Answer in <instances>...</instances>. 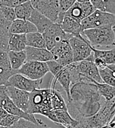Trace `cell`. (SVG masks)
<instances>
[{
	"mask_svg": "<svg viewBox=\"0 0 115 128\" xmlns=\"http://www.w3.org/2000/svg\"><path fill=\"white\" fill-rule=\"evenodd\" d=\"M92 50L94 56L100 58L106 63V64H115V48L111 50H97L92 48Z\"/></svg>",
	"mask_w": 115,
	"mask_h": 128,
	"instance_id": "cell-27",
	"label": "cell"
},
{
	"mask_svg": "<svg viewBox=\"0 0 115 128\" xmlns=\"http://www.w3.org/2000/svg\"><path fill=\"white\" fill-rule=\"evenodd\" d=\"M115 98L104 101L99 110L94 115L77 121L75 128H102L106 126L115 114Z\"/></svg>",
	"mask_w": 115,
	"mask_h": 128,
	"instance_id": "cell-4",
	"label": "cell"
},
{
	"mask_svg": "<svg viewBox=\"0 0 115 128\" xmlns=\"http://www.w3.org/2000/svg\"><path fill=\"white\" fill-rule=\"evenodd\" d=\"M33 8L39 13L50 19L53 22H57L59 16L58 0H30Z\"/></svg>",
	"mask_w": 115,
	"mask_h": 128,
	"instance_id": "cell-11",
	"label": "cell"
},
{
	"mask_svg": "<svg viewBox=\"0 0 115 128\" xmlns=\"http://www.w3.org/2000/svg\"><path fill=\"white\" fill-rule=\"evenodd\" d=\"M70 98L66 108L70 116L77 121L91 116L100 108L103 102L97 88L92 82H80L70 88Z\"/></svg>",
	"mask_w": 115,
	"mask_h": 128,
	"instance_id": "cell-1",
	"label": "cell"
},
{
	"mask_svg": "<svg viewBox=\"0 0 115 128\" xmlns=\"http://www.w3.org/2000/svg\"><path fill=\"white\" fill-rule=\"evenodd\" d=\"M26 42L27 46L38 48H46L45 42L42 34L38 33V31L26 34Z\"/></svg>",
	"mask_w": 115,
	"mask_h": 128,
	"instance_id": "cell-26",
	"label": "cell"
},
{
	"mask_svg": "<svg viewBox=\"0 0 115 128\" xmlns=\"http://www.w3.org/2000/svg\"><path fill=\"white\" fill-rule=\"evenodd\" d=\"M7 114H8V112H7L6 110L0 107V122H1V121Z\"/></svg>",
	"mask_w": 115,
	"mask_h": 128,
	"instance_id": "cell-40",
	"label": "cell"
},
{
	"mask_svg": "<svg viewBox=\"0 0 115 128\" xmlns=\"http://www.w3.org/2000/svg\"><path fill=\"white\" fill-rule=\"evenodd\" d=\"M81 35L89 45L97 50H111L115 48V27H103L83 30Z\"/></svg>",
	"mask_w": 115,
	"mask_h": 128,
	"instance_id": "cell-3",
	"label": "cell"
},
{
	"mask_svg": "<svg viewBox=\"0 0 115 128\" xmlns=\"http://www.w3.org/2000/svg\"><path fill=\"white\" fill-rule=\"evenodd\" d=\"M33 10V8L30 0L24 2L14 8V11L16 18L26 20H28V18H30Z\"/></svg>",
	"mask_w": 115,
	"mask_h": 128,
	"instance_id": "cell-25",
	"label": "cell"
},
{
	"mask_svg": "<svg viewBox=\"0 0 115 128\" xmlns=\"http://www.w3.org/2000/svg\"><path fill=\"white\" fill-rule=\"evenodd\" d=\"M45 42V48L48 50H51L59 42L69 40L71 35L66 34L60 28V24L53 22L43 34Z\"/></svg>",
	"mask_w": 115,
	"mask_h": 128,
	"instance_id": "cell-9",
	"label": "cell"
},
{
	"mask_svg": "<svg viewBox=\"0 0 115 128\" xmlns=\"http://www.w3.org/2000/svg\"><path fill=\"white\" fill-rule=\"evenodd\" d=\"M0 107L4 109L8 113L19 116V118L32 122L35 124H44L41 120L36 118L34 114L25 112L24 111L17 108L8 97L6 92V87L4 85L0 86Z\"/></svg>",
	"mask_w": 115,
	"mask_h": 128,
	"instance_id": "cell-6",
	"label": "cell"
},
{
	"mask_svg": "<svg viewBox=\"0 0 115 128\" xmlns=\"http://www.w3.org/2000/svg\"><path fill=\"white\" fill-rule=\"evenodd\" d=\"M17 71L14 70L11 68H0V86L1 85H6L8 78L13 75L14 73H16Z\"/></svg>",
	"mask_w": 115,
	"mask_h": 128,
	"instance_id": "cell-32",
	"label": "cell"
},
{
	"mask_svg": "<svg viewBox=\"0 0 115 128\" xmlns=\"http://www.w3.org/2000/svg\"><path fill=\"white\" fill-rule=\"evenodd\" d=\"M27 47L26 34H9L8 51H22Z\"/></svg>",
	"mask_w": 115,
	"mask_h": 128,
	"instance_id": "cell-22",
	"label": "cell"
},
{
	"mask_svg": "<svg viewBox=\"0 0 115 128\" xmlns=\"http://www.w3.org/2000/svg\"><path fill=\"white\" fill-rule=\"evenodd\" d=\"M43 84V78L38 80L30 79L20 73H14L7 80L5 86H12L19 90L30 92L40 89Z\"/></svg>",
	"mask_w": 115,
	"mask_h": 128,
	"instance_id": "cell-10",
	"label": "cell"
},
{
	"mask_svg": "<svg viewBox=\"0 0 115 128\" xmlns=\"http://www.w3.org/2000/svg\"><path fill=\"white\" fill-rule=\"evenodd\" d=\"M54 80L57 82V84H59L63 90L65 91L67 97V101L69 100L70 98V88L72 85V76L70 70L69 68V66L63 67L60 71L54 76Z\"/></svg>",
	"mask_w": 115,
	"mask_h": 128,
	"instance_id": "cell-19",
	"label": "cell"
},
{
	"mask_svg": "<svg viewBox=\"0 0 115 128\" xmlns=\"http://www.w3.org/2000/svg\"><path fill=\"white\" fill-rule=\"evenodd\" d=\"M29 0H0V6H10L15 8L20 4Z\"/></svg>",
	"mask_w": 115,
	"mask_h": 128,
	"instance_id": "cell-38",
	"label": "cell"
},
{
	"mask_svg": "<svg viewBox=\"0 0 115 128\" xmlns=\"http://www.w3.org/2000/svg\"><path fill=\"white\" fill-rule=\"evenodd\" d=\"M10 24H11V22H9L8 21H7L3 16L1 10L0 8V27H1V29L4 30H8V28H9Z\"/></svg>",
	"mask_w": 115,
	"mask_h": 128,
	"instance_id": "cell-39",
	"label": "cell"
},
{
	"mask_svg": "<svg viewBox=\"0 0 115 128\" xmlns=\"http://www.w3.org/2000/svg\"><path fill=\"white\" fill-rule=\"evenodd\" d=\"M16 71L17 73H20L30 79L38 80L43 78L49 73V69L46 62L26 61Z\"/></svg>",
	"mask_w": 115,
	"mask_h": 128,
	"instance_id": "cell-7",
	"label": "cell"
},
{
	"mask_svg": "<svg viewBox=\"0 0 115 128\" xmlns=\"http://www.w3.org/2000/svg\"><path fill=\"white\" fill-rule=\"evenodd\" d=\"M100 96L104 98L105 101H109L115 98V88L114 86H111L109 84L105 83H98L94 82Z\"/></svg>",
	"mask_w": 115,
	"mask_h": 128,
	"instance_id": "cell-28",
	"label": "cell"
},
{
	"mask_svg": "<svg viewBox=\"0 0 115 128\" xmlns=\"http://www.w3.org/2000/svg\"><path fill=\"white\" fill-rule=\"evenodd\" d=\"M36 31H37V29L33 24L28 20L20 18L13 20L8 28L9 34H27Z\"/></svg>",
	"mask_w": 115,
	"mask_h": 128,
	"instance_id": "cell-18",
	"label": "cell"
},
{
	"mask_svg": "<svg viewBox=\"0 0 115 128\" xmlns=\"http://www.w3.org/2000/svg\"><path fill=\"white\" fill-rule=\"evenodd\" d=\"M21 118L8 113L0 122V127H10L15 124Z\"/></svg>",
	"mask_w": 115,
	"mask_h": 128,
	"instance_id": "cell-34",
	"label": "cell"
},
{
	"mask_svg": "<svg viewBox=\"0 0 115 128\" xmlns=\"http://www.w3.org/2000/svg\"><path fill=\"white\" fill-rule=\"evenodd\" d=\"M46 117L54 123L60 124L65 128H75L78 124V122L74 119L69 112L65 110H52Z\"/></svg>",
	"mask_w": 115,
	"mask_h": 128,
	"instance_id": "cell-16",
	"label": "cell"
},
{
	"mask_svg": "<svg viewBox=\"0 0 115 128\" xmlns=\"http://www.w3.org/2000/svg\"><path fill=\"white\" fill-rule=\"evenodd\" d=\"M55 110H67L66 102L57 88H40L30 92L29 113L46 116Z\"/></svg>",
	"mask_w": 115,
	"mask_h": 128,
	"instance_id": "cell-2",
	"label": "cell"
},
{
	"mask_svg": "<svg viewBox=\"0 0 115 128\" xmlns=\"http://www.w3.org/2000/svg\"><path fill=\"white\" fill-rule=\"evenodd\" d=\"M68 42L72 52L73 62L86 60L92 53L91 46L83 36L78 38L70 36Z\"/></svg>",
	"mask_w": 115,
	"mask_h": 128,
	"instance_id": "cell-8",
	"label": "cell"
},
{
	"mask_svg": "<svg viewBox=\"0 0 115 128\" xmlns=\"http://www.w3.org/2000/svg\"><path fill=\"white\" fill-rule=\"evenodd\" d=\"M49 128V127H47V128Z\"/></svg>",
	"mask_w": 115,
	"mask_h": 128,
	"instance_id": "cell-42",
	"label": "cell"
},
{
	"mask_svg": "<svg viewBox=\"0 0 115 128\" xmlns=\"http://www.w3.org/2000/svg\"><path fill=\"white\" fill-rule=\"evenodd\" d=\"M49 69V72L53 74V76H56L59 71H60L62 70V68H63V66H62L61 64H60L59 63H58L55 60H50L46 62Z\"/></svg>",
	"mask_w": 115,
	"mask_h": 128,
	"instance_id": "cell-36",
	"label": "cell"
},
{
	"mask_svg": "<svg viewBox=\"0 0 115 128\" xmlns=\"http://www.w3.org/2000/svg\"><path fill=\"white\" fill-rule=\"evenodd\" d=\"M89 2L96 10L115 14V0H89Z\"/></svg>",
	"mask_w": 115,
	"mask_h": 128,
	"instance_id": "cell-24",
	"label": "cell"
},
{
	"mask_svg": "<svg viewBox=\"0 0 115 128\" xmlns=\"http://www.w3.org/2000/svg\"><path fill=\"white\" fill-rule=\"evenodd\" d=\"M77 71L82 76L83 82H98L103 83L97 68L93 62L83 60L74 62Z\"/></svg>",
	"mask_w": 115,
	"mask_h": 128,
	"instance_id": "cell-12",
	"label": "cell"
},
{
	"mask_svg": "<svg viewBox=\"0 0 115 128\" xmlns=\"http://www.w3.org/2000/svg\"><path fill=\"white\" fill-rule=\"evenodd\" d=\"M8 30H0V50L8 51Z\"/></svg>",
	"mask_w": 115,
	"mask_h": 128,
	"instance_id": "cell-35",
	"label": "cell"
},
{
	"mask_svg": "<svg viewBox=\"0 0 115 128\" xmlns=\"http://www.w3.org/2000/svg\"><path fill=\"white\" fill-rule=\"evenodd\" d=\"M53 60L63 67L73 63L72 52L68 40H64L57 44L51 50Z\"/></svg>",
	"mask_w": 115,
	"mask_h": 128,
	"instance_id": "cell-13",
	"label": "cell"
},
{
	"mask_svg": "<svg viewBox=\"0 0 115 128\" xmlns=\"http://www.w3.org/2000/svg\"><path fill=\"white\" fill-rule=\"evenodd\" d=\"M82 30L103 27H115V14L95 10L89 16L80 22Z\"/></svg>",
	"mask_w": 115,
	"mask_h": 128,
	"instance_id": "cell-5",
	"label": "cell"
},
{
	"mask_svg": "<svg viewBox=\"0 0 115 128\" xmlns=\"http://www.w3.org/2000/svg\"><path fill=\"white\" fill-rule=\"evenodd\" d=\"M76 2V0H58L59 5V16L56 23L60 24L64 16L65 13L72 7V5Z\"/></svg>",
	"mask_w": 115,
	"mask_h": 128,
	"instance_id": "cell-31",
	"label": "cell"
},
{
	"mask_svg": "<svg viewBox=\"0 0 115 128\" xmlns=\"http://www.w3.org/2000/svg\"><path fill=\"white\" fill-rule=\"evenodd\" d=\"M95 10V8L90 2L80 3L75 2L64 15L69 16L80 23L83 19L89 16Z\"/></svg>",
	"mask_w": 115,
	"mask_h": 128,
	"instance_id": "cell-15",
	"label": "cell"
},
{
	"mask_svg": "<svg viewBox=\"0 0 115 128\" xmlns=\"http://www.w3.org/2000/svg\"><path fill=\"white\" fill-rule=\"evenodd\" d=\"M76 2L80 3H85V2H89V0H76Z\"/></svg>",
	"mask_w": 115,
	"mask_h": 128,
	"instance_id": "cell-41",
	"label": "cell"
},
{
	"mask_svg": "<svg viewBox=\"0 0 115 128\" xmlns=\"http://www.w3.org/2000/svg\"><path fill=\"white\" fill-rule=\"evenodd\" d=\"M9 63L10 68L14 70H18L26 62V54L22 51H7Z\"/></svg>",
	"mask_w": 115,
	"mask_h": 128,
	"instance_id": "cell-23",
	"label": "cell"
},
{
	"mask_svg": "<svg viewBox=\"0 0 115 128\" xmlns=\"http://www.w3.org/2000/svg\"><path fill=\"white\" fill-rule=\"evenodd\" d=\"M28 21L33 24V25L36 28L37 31L40 34H43L53 23L50 19L39 13L34 8L30 18H28Z\"/></svg>",
	"mask_w": 115,
	"mask_h": 128,
	"instance_id": "cell-21",
	"label": "cell"
},
{
	"mask_svg": "<svg viewBox=\"0 0 115 128\" xmlns=\"http://www.w3.org/2000/svg\"><path fill=\"white\" fill-rule=\"evenodd\" d=\"M8 97L19 109L29 113L30 92L17 89L12 86H5Z\"/></svg>",
	"mask_w": 115,
	"mask_h": 128,
	"instance_id": "cell-14",
	"label": "cell"
},
{
	"mask_svg": "<svg viewBox=\"0 0 115 128\" xmlns=\"http://www.w3.org/2000/svg\"><path fill=\"white\" fill-rule=\"evenodd\" d=\"M26 54V61H37L47 62L53 60V56L46 48H38L27 46L24 49Z\"/></svg>",
	"mask_w": 115,
	"mask_h": 128,
	"instance_id": "cell-17",
	"label": "cell"
},
{
	"mask_svg": "<svg viewBox=\"0 0 115 128\" xmlns=\"http://www.w3.org/2000/svg\"><path fill=\"white\" fill-rule=\"evenodd\" d=\"M47 127L44 124H35L32 122L25 120L24 118H20L19 121L10 127H0V128H46Z\"/></svg>",
	"mask_w": 115,
	"mask_h": 128,
	"instance_id": "cell-30",
	"label": "cell"
},
{
	"mask_svg": "<svg viewBox=\"0 0 115 128\" xmlns=\"http://www.w3.org/2000/svg\"><path fill=\"white\" fill-rule=\"evenodd\" d=\"M61 29L67 34H69L73 36L82 38L81 35L82 29L80 26V23L77 22L76 20L72 18L65 16L62 19L61 22L59 24Z\"/></svg>",
	"mask_w": 115,
	"mask_h": 128,
	"instance_id": "cell-20",
	"label": "cell"
},
{
	"mask_svg": "<svg viewBox=\"0 0 115 128\" xmlns=\"http://www.w3.org/2000/svg\"><path fill=\"white\" fill-rule=\"evenodd\" d=\"M0 8L3 16L7 21H8L9 22H12L13 20L16 18L14 11V8L10 6H0Z\"/></svg>",
	"mask_w": 115,
	"mask_h": 128,
	"instance_id": "cell-33",
	"label": "cell"
},
{
	"mask_svg": "<svg viewBox=\"0 0 115 128\" xmlns=\"http://www.w3.org/2000/svg\"><path fill=\"white\" fill-rule=\"evenodd\" d=\"M98 71H99V74H100V78H101V80H102V82L103 83L115 87V70H113L110 69L108 66H106L104 68L98 69Z\"/></svg>",
	"mask_w": 115,
	"mask_h": 128,
	"instance_id": "cell-29",
	"label": "cell"
},
{
	"mask_svg": "<svg viewBox=\"0 0 115 128\" xmlns=\"http://www.w3.org/2000/svg\"><path fill=\"white\" fill-rule=\"evenodd\" d=\"M0 68H10L7 51L3 50H0Z\"/></svg>",
	"mask_w": 115,
	"mask_h": 128,
	"instance_id": "cell-37",
	"label": "cell"
}]
</instances>
